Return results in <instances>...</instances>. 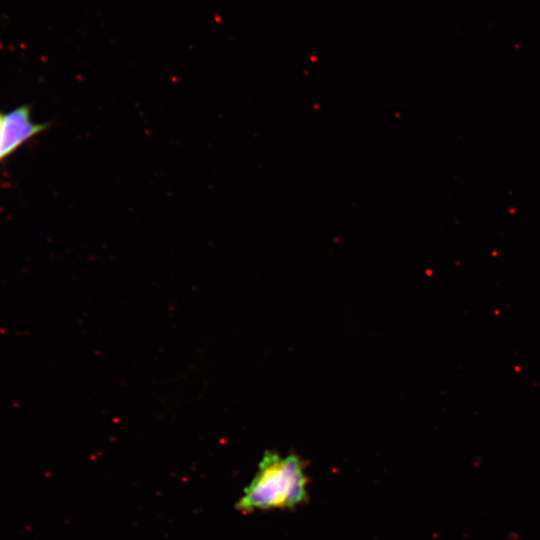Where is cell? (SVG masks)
Here are the masks:
<instances>
[{
    "label": "cell",
    "mask_w": 540,
    "mask_h": 540,
    "mask_svg": "<svg viewBox=\"0 0 540 540\" xmlns=\"http://www.w3.org/2000/svg\"><path fill=\"white\" fill-rule=\"evenodd\" d=\"M308 499V475L294 453L266 451L236 508L243 513L293 509Z\"/></svg>",
    "instance_id": "1"
},
{
    "label": "cell",
    "mask_w": 540,
    "mask_h": 540,
    "mask_svg": "<svg viewBox=\"0 0 540 540\" xmlns=\"http://www.w3.org/2000/svg\"><path fill=\"white\" fill-rule=\"evenodd\" d=\"M50 123H36L31 119V108L21 105L2 116L0 124V161L23 143L42 133Z\"/></svg>",
    "instance_id": "2"
},
{
    "label": "cell",
    "mask_w": 540,
    "mask_h": 540,
    "mask_svg": "<svg viewBox=\"0 0 540 540\" xmlns=\"http://www.w3.org/2000/svg\"><path fill=\"white\" fill-rule=\"evenodd\" d=\"M2 116H3V115L0 113V124H1Z\"/></svg>",
    "instance_id": "3"
}]
</instances>
